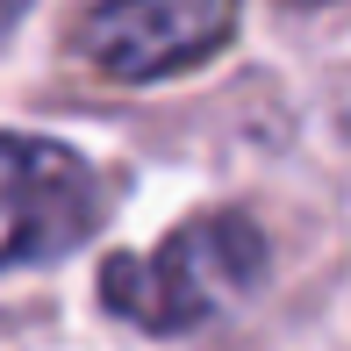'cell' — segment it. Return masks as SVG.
<instances>
[{
  "instance_id": "obj_1",
  "label": "cell",
  "mask_w": 351,
  "mask_h": 351,
  "mask_svg": "<svg viewBox=\"0 0 351 351\" xmlns=\"http://www.w3.org/2000/svg\"><path fill=\"white\" fill-rule=\"evenodd\" d=\"M273 251L265 230L244 208H208L186 215L158 251H115L101 265V308L151 337H186L230 301H244L265 280Z\"/></svg>"
},
{
  "instance_id": "obj_3",
  "label": "cell",
  "mask_w": 351,
  "mask_h": 351,
  "mask_svg": "<svg viewBox=\"0 0 351 351\" xmlns=\"http://www.w3.org/2000/svg\"><path fill=\"white\" fill-rule=\"evenodd\" d=\"M72 36L93 72L143 86V79L186 72L208 51H222L237 36V8H222V0H115V8L79 14Z\"/></svg>"
},
{
  "instance_id": "obj_4",
  "label": "cell",
  "mask_w": 351,
  "mask_h": 351,
  "mask_svg": "<svg viewBox=\"0 0 351 351\" xmlns=\"http://www.w3.org/2000/svg\"><path fill=\"white\" fill-rule=\"evenodd\" d=\"M14 22H22V8H0V36H8V29H14Z\"/></svg>"
},
{
  "instance_id": "obj_2",
  "label": "cell",
  "mask_w": 351,
  "mask_h": 351,
  "mask_svg": "<svg viewBox=\"0 0 351 351\" xmlns=\"http://www.w3.org/2000/svg\"><path fill=\"white\" fill-rule=\"evenodd\" d=\"M108 222V180L58 136L0 130V273L79 251Z\"/></svg>"
}]
</instances>
